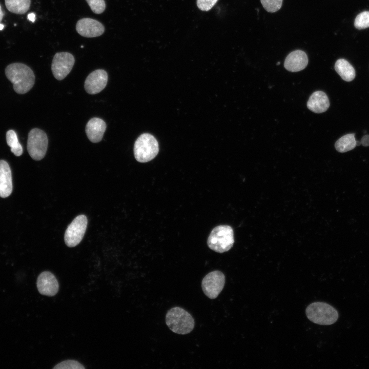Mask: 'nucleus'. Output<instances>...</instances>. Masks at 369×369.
<instances>
[{"mask_svg": "<svg viewBox=\"0 0 369 369\" xmlns=\"http://www.w3.org/2000/svg\"><path fill=\"white\" fill-rule=\"evenodd\" d=\"M5 74L12 83L13 89L18 94H25L33 87L35 75L28 66L19 63H14L7 66Z\"/></svg>", "mask_w": 369, "mask_h": 369, "instance_id": "nucleus-1", "label": "nucleus"}, {"mask_svg": "<svg viewBox=\"0 0 369 369\" xmlns=\"http://www.w3.org/2000/svg\"><path fill=\"white\" fill-rule=\"evenodd\" d=\"M166 323L173 332L185 335L190 333L194 329V320L187 311L180 307L170 309L166 315Z\"/></svg>", "mask_w": 369, "mask_h": 369, "instance_id": "nucleus-2", "label": "nucleus"}, {"mask_svg": "<svg viewBox=\"0 0 369 369\" xmlns=\"http://www.w3.org/2000/svg\"><path fill=\"white\" fill-rule=\"evenodd\" d=\"M234 243L233 230L228 225H219L215 227L207 240L209 248L219 253L230 250Z\"/></svg>", "mask_w": 369, "mask_h": 369, "instance_id": "nucleus-3", "label": "nucleus"}, {"mask_svg": "<svg viewBox=\"0 0 369 369\" xmlns=\"http://www.w3.org/2000/svg\"><path fill=\"white\" fill-rule=\"evenodd\" d=\"M305 313L310 321L320 325H331L338 318V313L335 308L321 302L310 304L306 308Z\"/></svg>", "mask_w": 369, "mask_h": 369, "instance_id": "nucleus-4", "label": "nucleus"}, {"mask_svg": "<svg viewBox=\"0 0 369 369\" xmlns=\"http://www.w3.org/2000/svg\"><path fill=\"white\" fill-rule=\"evenodd\" d=\"M159 151L158 144L151 134L144 133L136 139L134 146V155L140 162H147L154 158Z\"/></svg>", "mask_w": 369, "mask_h": 369, "instance_id": "nucleus-5", "label": "nucleus"}, {"mask_svg": "<svg viewBox=\"0 0 369 369\" xmlns=\"http://www.w3.org/2000/svg\"><path fill=\"white\" fill-rule=\"evenodd\" d=\"M48 145L46 133L38 128L30 130L27 140V150L31 157L35 160H40L45 156Z\"/></svg>", "mask_w": 369, "mask_h": 369, "instance_id": "nucleus-6", "label": "nucleus"}, {"mask_svg": "<svg viewBox=\"0 0 369 369\" xmlns=\"http://www.w3.org/2000/svg\"><path fill=\"white\" fill-rule=\"evenodd\" d=\"M225 281V276L221 271L215 270L210 272L201 281L204 294L211 299L216 298L223 290Z\"/></svg>", "mask_w": 369, "mask_h": 369, "instance_id": "nucleus-7", "label": "nucleus"}, {"mask_svg": "<svg viewBox=\"0 0 369 369\" xmlns=\"http://www.w3.org/2000/svg\"><path fill=\"white\" fill-rule=\"evenodd\" d=\"M88 220L84 215L75 217L67 228L64 239L69 247H74L80 243L85 233Z\"/></svg>", "mask_w": 369, "mask_h": 369, "instance_id": "nucleus-8", "label": "nucleus"}, {"mask_svg": "<svg viewBox=\"0 0 369 369\" xmlns=\"http://www.w3.org/2000/svg\"><path fill=\"white\" fill-rule=\"evenodd\" d=\"M75 62L73 55L66 52L56 53L53 57L51 70L54 77L61 80L70 72Z\"/></svg>", "mask_w": 369, "mask_h": 369, "instance_id": "nucleus-9", "label": "nucleus"}, {"mask_svg": "<svg viewBox=\"0 0 369 369\" xmlns=\"http://www.w3.org/2000/svg\"><path fill=\"white\" fill-rule=\"evenodd\" d=\"M108 74L103 69H97L88 75L84 84L86 91L90 94H96L101 92L106 86Z\"/></svg>", "mask_w": 369, "mask_h": 369, "instance_id": "nucleus-10", "label": "nucleus"}, {"mask_svg": "<svg viewBox=\"0 0 369 369\" xmlns=\"http://www.w3.org/2000/svg\"><path fill=\"white\" fill-rule=\"evenodd\" d=\"M76 30L80 35L86 37H94L102 35L105 27L99 22L90 18H83L76 23Z\"/></svg>", "mask_w": 369, "mask_h": 369, "instance_id": "nucleus-11", "label": "nucleus"}, {"mask_svg": "<svg viewBox=\"0 0 369 369\" xmlns=\"http://www.w3.org/2000/svg\"><path fill=\"white\" fill-rule=\"evenodd\" d=\"M36 285L39 292L48 296L55 295L59 289L58 283L55 276L49 271H45L39 274Z\"/></svg>", "mask_w": 369, "mask_h": 369, "instance_id": "nucleus-12", "label": "nucleus"}, {"mask_svg": "<svg viewBox=\"0 0 369 369\" xmlns=\"http://www.w3.org/2000/svg\"><path fill=\"white\" fill-rule=\"evenodd\" d=\"M306 54L302 50H296L291 52L285 58L284 66L291 72H298L303 70L308 65Z\"/></svg>", "mask_w": 369, "mask_h": 369, "instance_id": "nucleus-13", "label": "nucleus"}, {"mask_svg": "<svg viewBox=\"0 0 369 369\" xmlns=\"http://www.w3.org/2000/svg\"><path fill=\"white\" fill-rule=\"evenodd\" d=\"M106 124L98 117L90 119L86 126V133L90 141L97 143L100 141L106 130Z\"/></svg>", "mask_w": 369, "mask_h": 369, "instance_id": "nucleus-14", "label": "nucleus"}, {"mask_svg": "<svg viewBox=\"0 0 369 369\" xmlns=\"http://www.w3.org/2000/svg\"><path fill=\"white\" fill-rule=\"evenodd\" d=\"M13 190L10 168L7 161L0 160V197L6 198L10 195Z\"/></svg>", "mask_w": 369, "mask_h": 369, "instance_id": "nucleus-15", "label": "nucleus"}, {"mask_svg": "<svg viewBox=\"0 0 369 369\" xmlns=\"http://www.w3.org/2000/svg\"><path fill=\"white\" fill-rule=\"evenodd\" d=\"M330 106V101L326 94L321 91L314 92L310 97L307 107L316 113L326 111Z\"/></svg>", "mask_w": 369, "mask_h": 369, "instance_id": "nucleus-16", "label": "nucleus"}, {"mask_svg": "<svg viewBox=\"0 0 369 369\" xmlns=\"http://www.w3.org/2000/svg\"><path fill=\"white\" fill-rule=\"evenodd\" d=\"M335 70L341 77L346 81H351L355 77V71L346 60L340 58L335 64Z\"/></svg>", "mask_w": 369, "mask_h": 369, "instance_id": "nucleus-17", "label": "nucleus"}, {"mask_svg": "<svg viewBox=\"0 0 369 369\" xmlns=\"http://www.w3.org/2000/svg\"><path fill=\"white\" fill-rule=\"evenodd\" d=\"M7 9L17 14L25 13L29 9L31 0H5Z\"/></svg>", "mask_w": 369, "mask_h": 369, "instance_id": "nucleus-18", "label": "nucleus"}, {"mask_svg": "<svg viewBox=\"0 0 369 369\" xmlns=\"http://www.w3.org/2000/svg\"><path fill=\"white\" fill-rule=\"evenodd\" d=\"M355 134H347L337 140L335 147L337 151L344 153L354 149L356 146Z\"/></svg>", "mask_w": 369, "mask_h": 369, "instance_id": "nucleus-19", "label": "nucleus"}, {"mask_svg": "<svg viewBox=\"0 0 369 369\" xmlns=\"http://www.w3.org/2000/svg\"><path fill=\"white\" fill-rule=\"evenodd\" d=\"M7 145L10 147L11 151L16 156H20L23 152V148L19 142L17 134L13 130H10L6 133Z\"/></svg>", "mask_w": 369, "mask_h": 369, "instance_id": "nucleus-20", "label": "nucleus"}, {"mask_svg": "<svg viewBox=\"0 0 369 369\" xmlns=\"http://www.w3.org/2000/svg\"><path fill=\"white\" fill-rule=\"evenodd\" d=\"M354 26L358 29L369 27V11H363L359 13L355 19Z\"/></svg>", "mask_w": 369, "mask_h": 369, "instance_id": "nucleus-21", "label": "nucleus"}, {"mask_svg": "<svg viewBox=\"0 0 369 369\" xmlns=\"http://www.w3.org/2000/svg\"><path fill=\"white\" fill-rule=\"evenodd\" d=\"M282 1L283 0H260L265 10L271 13L275 12L281 8Z\"/></svg>", "mask_w": 369, "mask_h": 369, "instance_id": "nucleus-22", "label": "nucleus"}, {"mask_svg": "<svg viewBox=\"0 0 369 369\" xmlns=\"http://www.w3.org/2000/svg\"><path fill=\"white\" fill-rule=\"evenodd\" d=\"M85 367L79 362L73 360H67L56 364L55 369H84Z\"/></svg>", "mask_w": 369, "mask_h": 369, "instance_id": "nucleus-23", "label": "nucleus"}, {"mask_svg": "<svg viewBox=\"0 0 369 369\" xmlns=\"http://www.w3.org/2000/svg\"><path fill=\"white\" fill-rule=\"evenodd\" d=\"M92 11L95 14H101L105 10L104 0H86Z\"/></svg>", "mask_w": 369, "mask_h": 369, "instance_id": "nucleus-24", "label": "nucleus"}, {"mask_svg": "<svg viewBox=\"0 0 369 369\" xmlns=\"http://www.w3.org/2000/svg\"><path fill=\"white\" fill-rule=\"evenodd\" d=\"M218 0H197V6L202 10H210L216 4Z\"/></svg>", "mask_w": 369, "mask_h": 369, "instance_id": "nucleus-25", "label": "nucleus"}, {"mask_svg": "<svg viewBox=\"0 0 369 369\" xmlns=\"http://www.w3.org/2000/svg\"><path fill=\"white\" fill-rule=\"evenodd\" d=\"M361 144L363 146L367 147L369 146V135H364L361 139Z\"/></svg>", "mask_w": 369, "mask_h": 369, "instance_id": "nucleus-26", "label": "nucleus"}, {"mask_svg": "<svg viewBox=\"0 0 369 369\" xmlns=\"http://www.w3.org/2000/svg\"><path fill=\"white\" fill-rule=\"evenodd\" d=\"M28 19L32 22H34L35 19V15L33 13H31L28 15Z\"/></svg>", "mask_w": 369, "mask_h": 369, "instance_id": "nucleus-27", "label": "nucleus"}, {"mask_svg": "<svg viewBox=\"0 0 369 369\" xmlns=\"http://www.w3.org/2000/svg\"><path fill=\"white\" fill-rule=\"evenodd\" d=\"M4 15V13L3 11L2 10V7L0 5V23L2 21V20L3 19Z\"/></svg>", "mask_w": 369, "mask_h": 369, "instance_id": "nucleus-28", "label": "nucleus"}, {"mask_svg": "<svg viewBox=\"0 0 369 369\" xmlns=\"http://www.w3.org/2000/svg\"><path fill=\"white\" fill-rule=\"evenodd\" d=\"M361 144V141H358V140L356 141V146H359V145H360Z\"/></svg>", "mask_w": 369, "mask_h": 369, "instance_id": "nucleus-29", "label": "nucleus"}, {"mask_svg": "<svg viewBox=\"0 0 369 369\" xmlns=\"http://www.w3.org/2000/svg\"><path fill=\"white\" fill-rule=\"evenodd\" d=\"M4 27V26L3 24H0V30H2L3 29Z\"/></svg>", "mask_w": 369, "mask_h": 369, "instance_id": "nucleus-30", "label": "nucleus"}, {"mask_svg": "<svg viewBox=\"0 0 369 369\" xmlns=\"http://www.w3.org/2000/svg\"><path fill=\"white\" fill-rule=\"evenodd\" d=\"M279 64H280V62H278V63H277V65H279Z\"/></svg>", "mask_w": 369, "mask_h": 369, "instance_id": "nucleus-31", "label": "nucleus"}]
</instances>
